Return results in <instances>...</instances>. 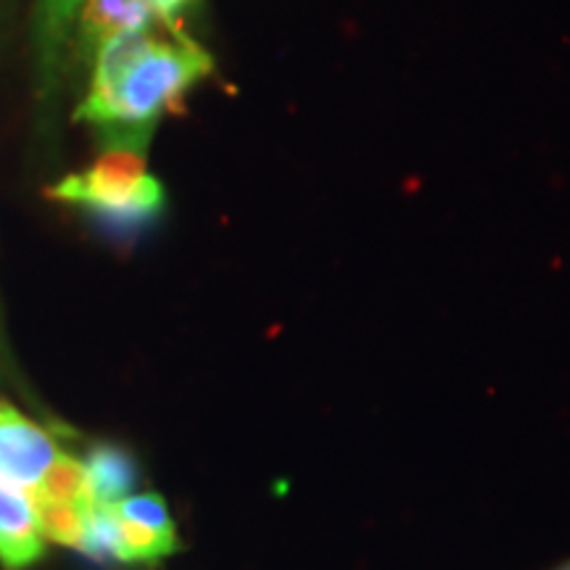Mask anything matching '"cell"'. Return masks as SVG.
Returning a JSON list of instances; mask_svg holds the SVG:
<instances>
[{
  "label": "cell",
  "instance_id": "6da1fadb",
  "mask_svg": "<svg viewBox=\"0 0 570 570\" xmlns=\"http://www.w3.org/2000/svg\"><path fill=\"white\" fill-rule=\"evenodd\" d=\"M214 71V59L183 30L154 27L106 42L90 63V85L75 122L90 125L101 146L148 151L156 125Z\"/></svg>",
  "mask_w": 570,
  "mask_h": 570
},
{
  "label": "cell",
  "instance_id": "7a4b0ae2",
  "mask_svg": "<svg viewBox=\"0 0 570 570\" xmlns=\"http://www.w3.org/2000/svg\"><path fill=\"white\" fill-rule=\"evenodd\" d=\"M146 154L132 146H101V154L90 167L48 185L46 196L75 206L106 230H140L167 206L164 185L148 173Z\"/></svg>",
  "mask_w": 570,
  "mask_h": 570
},
{
  "label": "cell",
  "instance_id": "3957f363",
  "mask_svg": "<svg viewBox=\"0 0 570 570\" xmlns=\"http://www.w3.org/2000/svg\"><path fill=\"white\" fill-rule=\"evenodd\" d=\"M114 515V560L156 562L177 552L175 520L164 497L146 491L111 504Z\"/></svg>",
  "mask_w": 570,
  "mask_h": 570
},
{
  "label": "cell",
  "instance_id": "277c9868",
  "mask_svg": "<svg viewBox=\"0 0 570 570\" xmlns=\"http://www.w3.org/2000/svg\"><path fill=\"white\" fill-rule=\"evenodd\" d=\"M59 454L61 449L46 428L0 399V487L35 499L42 475Z\"/></svg>",
  "mask_w": 570,
  "mask_h": 570
},
{
  "label": "cell",
  "instance_id": "5b68a950",
  "mask_svg": "<svg viewBox=\"0 0 570 570\" xmlns=\"http://www.w3.org/2000/svg\"><path fill=\"white\" fill-rule=\"evenodd\" d=\"M82 3L85 0H38L32 24V46L35 82H38L40 106H51L56 92H59Z\"/></svg>",
  "mask_w": 570,
  "mask_h": 570
},
{
  "label": "cell",
  "instance_id": "8992f818",
  "mask_svg": "<svg viewBox=\"0 0 570 570\" xmlns=\"http://www.w3.org/2000/svg\"><path fill=\"white\" fill-rule=\"evenodd\" d=\"M159 13L151 0H85L71 38V61L75 67L90 69L96 53L106 42L122 35L148 30Z\"/></svg>",
  "mask_w": 570,
  "mask_h": 570
},
{
  "label": "cell",
  "instance_id": "52a82bcc",
  "mask_svg": "<svg viewBox=\"0 0 570 570\" xmlns=\"http://www.w3.org/2000/svg\"><path fill=\"white\" fill-rule=\"evenodd\" d=\"M42 554V533L30 497L17 489L0 487V566L6 570H27Z\"/></svg>",
  "mask_w": 570,
  "mask_h": 570
},
{
  "label": "cell",
  "instance_id": "ba28073f",
  "mask_svg": "<svg viewBox=\"0 0 570 570\" xmlns=\"http://www.w3.org/2000/svg\"><path fill=\"white\" fill-rule=\"evenodd\" d=\"M85 473H88L90 508H109L119 499L130 497L138 481V468L125 449L114 444H98L88 452L85 460Z\"/></svg>",
  "mask_w": 570,
  "mask_h": 570
},
{
  "label": "cell",
  "instance_id": "9c48e42d",
  "mask_svg": "<svg viewBox=\"0 0 570 570\" xmlns=\"http://www.w3.org/2000/svg\"><path fill=\"white\" fill-rule=\"evenodd\" d=\"M35 499H48V502L71 504V508H90V489H88V473H85V462H80L71 454L61 452L53 460V465L42 475L40 489ZM30 499V502H35Z\"/></svg>",
  "mask_w": 570,
  "mask_h": 570
},
{
  "label": "cell",
  "instance_id": "30bf717a",
  "mask_svg": "<svg viewBox=\"0 0 570 570\" xmlns=\"http://www.w3.org/2000/svg\"><path fill=\"white\" fill-rule=\"evenodd\" d=\"M35 518H38V529L46 539L56 541V544L75 547L80 550L85 537V515L88 510L71 508V504L48 502V499H35Z\"/></svg>",
  "mask_w": 570,
  "mask_h": 570
},
{
  "label": "cell",
  "instance_id": "8fae6325",
  "mask_svg": "<svg viewBox=\"0 0 570 570\" xmlns=\"http://www.w3.org/2000/svg\"><path fill=\"white\" fill-rule=\"evenodd\" d=\"M198 0H151V6L159 13V19L173 30H180V19L188 13Z\"/></svg>",
  "mask_w": 570,
  "mask_h": 570
},
{
  "label": "cell",
  "instance_id": "7c38bea8",
  "mask_svg": "<svg viewBox=\"0 0 570 570\" xmlns=\"http://www.w3.org/2000/svg\"><path fill=\"white\" fill-rule=\"evenodd\" d=\"M554 570H570V562H566V566H560V568H554Z\"/></svg>",
  "mask_w": 570,
  "mask_h": 570
}]
</instances>
